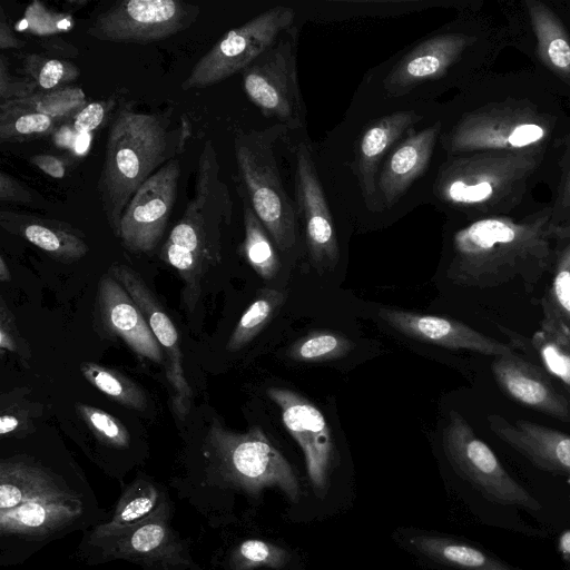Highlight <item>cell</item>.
<instances>
[{
  "mask_svg": "<svg viewBox=\"0 0 570 570\" xmlns=\"http://www.w3.org/2000/svg\"><path fill=\"white\" fill-rule=\"evenodd\" d=\"M443 156L480 151L541 154L553 159L570 115L532 70L490 71L444 104Z\"/></svg>",
  "mask_w": 570,
  "mask_h": 570,
  "instance_id": "obj_1",
  "label": "cell"
},
{
  "mask_svg": "<svg viewBox=\"0 0 570 570\" xmlns=\"http://www.w3.org/2000/svg\"><path fill=\"white\" fill-rule=\"evenodd\" d=\"M510 47L503 22L482 8L456 17L367 72L354 105L389 111L436 101L444 92L459 91L492 71Z\"/></svg>",
  "mask_w": 570,
  "mask_h": 570,
  "instance_id": "obj_2",
  "label": "cell"
},
{
  "mask_svg": "<svg viewBox=\"0 0 570 570\" xmlns=\"http://www.w3.org/2000/svg\"><path fill=\"white\" fill-rule=\"evenodd\" d=\"M455 224L449 239L448 279L459 286L494 288L521 279L531 289L550 273L570 223L557 226L547 203L512 216Z\"/></svg>",
  "mask_w": 570,
  "mask_h": 570,
  "instance_id": "obj_3",
  "label": "cell"
},
{
  "mask_svg": "<svg viewBox=\"0 0 570 570\" xmlns=\"http://www.w3.org/2000/svg\"><path fill=\"white\" fill-rule=\"evenodd\" d=\"M552 158L541 154L480 151L443 156L428 200L450 219L472 220L525 212L535 186L547 183Z\"/></svg>",
  "mask_w": 570,
  "mask_h": 570,
  "instance_id": "obj_4",
  "label": "cell"
},
{
  "mask_svg": "<svg viewBox=\"0 0 570 570\" xmlns=\"http://www.w3.org/2000/svg\"><path fill=\"white\" fill-rule=\"evenodd\" d=\"M189 125L173 121V108L138 112L122 106L114 117L106 140L97 191L102 213L119 238L122 214L138 188L183 150Z\"/></svg>",
  "mask_w": 570,
  "mask_h": 570,
  "instance_id": "obj_5",
  "label": "cell"
},
{
  "mask_svg": "<svg viewBox=\"0 0 570 570\" xmlns=\"http://www.w3.org/2000/svg\"><path fill=\"white\" fill-rule=\"evenodd\" d=\"M233 199L220 177L217 153L212 140L198 157L194 195L164 243L159 257L183 281V302L187 311L196 306L202 282L222 262V234L232 223Z\"/></svg>",
  "mask_w": 570,
  "mask_h": 570,
  "instance_id": "obj_6",
  "label": "cell"
},
{
  "mask_svg": "<svg viewBox=\"0 0 570 570\" xmlns=\"http://www.w3.org/2000/svg\"><path fill=\"white\" fill-rule=\"evenodd\" d=\"M286 132V127L276 122L265 129L237 130L234 137L237 191L284 253L294 248L298 238L295 202L285 189L275 156L276 142Z\"/></svg>",
  "mask_w": 570,
  "mask_h": 570,
  "instance_id": "obj_7",
  "label": "cell"
},
{
  "mask_svg": "<svg viewBox=\"0 0 570 570\" xmlns=\"http://www.w3.org/2000/svg\"><path fill=\"white\" fill-rule=\"evenodd\" d=\"M510 47L570 106V9L567 0H497Z\"/></svg>",
  "mask_w": 570,
  "mask_h": 570,
  "instance_id": "obj_8",
  "label": "cell"
},
{
  "mask_svg": "<svg viewBox=\"0 0 570 570\" xmlns=\"http://www.w3.org/2000/svg\"><path fill=\"white\" fill-rule=\"evenodd\" d=\"M444 111V104L372 111L351 105L340 127L352 134L350 156L343 157L352 180V196L356 208L367 214L382 215L376 190L380 167L392 147L412 128L434 120ZM351 196V199H352Z\"/></svg>",
  "mask_w": 570,
  "mask_h": 570,
  "instance_id": "obj_9",
  "label": "cell"
},
{
  "mask_svg": "<svg viewBox=\"0 0 570 570\" xmlns=\"http://www.w3.org/2000/svg\"><path fill=\"white\" fill-rule=\"evenodd\" d=\"M283 31L276 41L242 71L247 98L267 117L286 127L287 132L306 130V106L297 76L299 27Z\"/></svg>",
  "mask_w": 570,
  "mask_h": 570,
  "instance_id": "obj_10",
  "label": "cell"
},
{
  "mask_svg": "<svg viewBox=\"0 0 570 570\" xmlns=\"http://www.w3.org/2000/svg\"><path fill=\"white\" fill-rule=\"evenodd\" d=\"M284 138L292 142L293 199L303 223L308 257L316 272L323 275L336 267L341 256L332 205L306 130L286 132Z\"/></svg>",
  "mask_w": 570,
  "mask_h": 570,
  "instance_id": "obj_11",
  "label": "cell"
},
{
  "mask_svg": "<svg viewBox=\"0 0 570 570\" xmlns=\"http://www.w3.org/2000/svg\"><path fill=\"white\" fill-rule=\"evenodd\" d=\"M442 444L456 473L487 500L532 512L542 509L541 503L510 475L492 449L476 436L469 422L455 410L449 413Z\"/></svg>",
  "mask_w": 570,
  "mask_h": 570,
  "instance_id": "obj_12",
  "label": "cell"
},
{
  "mask_svg": "<svg viewBox=\"0 0 570 570\" xmlns=\"http://www.w3.org/2000/svg\"><path fill=\"white\" fill-rule=\"evenodd\" d=\"M297 22L294 8L278 4L229 30L194 65L181 89L207 88L242 72Z\"/></svg>",
  "mask_w": 570,
  "mask_h": 570,
  "instance_id": "obj_13",
  "label": "cell"
},
{
  "mask_svg": "<svg viewBox=\"0 0 570 570\" xmlns=\"http://www.w3.org/2000/svg\"><path fill=\"white\" fill-rule=\"evenodd\" d=\"M200 13L180 0L119 1L95 17L87 35L100 41L147 43L188 29Z\"/></svg>",
  "mask_w": 570,
  "mask_h": 570,
  "instance_id": "obj_14",
  "label": "cell"
},
{
  "mask_svg": "<svg viewBox=\"0 0 570 570\" xmlns=\"http://www.w3.org/2000/svg\"><path fill=\"white\" fill-rule=\"evenodd\" d=\"M208 440L226 460L232 473L248 487H276L292 501L298 499L299 483L293 468L259 426L237 433L214 420Z\"/></svg>",
  "mask_w": 570,
  "mask_h": 570,
  "instance_id": "obj_15",
  "label": "cell"
},
{
  "mask_svg": "<svg viewBox=\"0 0 570 570\" xmlns=\"http://www.w3.org/2000/svg\"><path fill=\"white\" fill-rule=\"evenodd\" d=\"M444 112V111H443ZM443 114L421 128L410 129L384 158L376 179L382 215L405 204L410 190L429 174L440 148Z\"/></svg>",
  "mask_w": 570,
  "mask_h": 570,
  "instance_id": "obj_16",
  "label": "cell"
},
{
  "mask_svg": "<svg viewBox=\"0 0 570 570\" xmlns=\"http://www.w3.org/2000/svg\"><path fill=\"white\" fill-rule=\"evenodd\" d=\"M174 158L151 175L128 203L120 222L119 239L131 253L153 252L164 236L180 178Z\"/></svg>",
  "mask_w": 570,
  "mask_h": 570,
  "instance_id": "obj_17",
  "label": "cell"
},
{
  "mask_svg": "<svg viewBox=\"0 0 570 570\" xmlns=\"http://www.w3.org/2000/svg\"><path fill=\"white\" fill-rule=\"evenodd\" d=\"M108 273L117 279L140 308L165 356L169 401L177 421H184L193 403V391L184 372L179 334L165 308L141 276L127 265L115 263Z\"/></svg>",
  "mask_w": 570,
  "mask_h": 570,
  "instance_id": "obj_18",
  "label": "cell"
},
{
  "mask_svg": "<svg viewBox=\"0 0 570 570\" xmlns=\"http://www.w3.org/2000/svg\"><path fill=\"white\" fill-rule=\"evenodd\" d=\"M266 393L278 406L284 426L304 453L314 490L325 491L335 451L325 416L313 403L292 390L272 386Z\"/></svg>",
  "mask_w": 570,
  "mask_h": 570,
  "instance_id": "obj_19",
  "label": "cell"
},
{
  "mask_svg": "<svg viewBox=\"0 0 570 570\" xmlns=\"http://www.w3.org/2000/svg\"><path fill=\"white\" fill-rule=\"evenodd\" d=\"M95 327L106 337L121 340L141 360L165 364V356L140 308L108 272L99 281Z\"/></svg>",
  "mask_w": 570,
  "mask_h": 570,
  "instance_id": "obj_20",
  "label": "cell"
},
{
  "mask_svg": "<svg viewBox=\"0 0 570 570\" xmlns=\"http://www.w3.org/2000/svg\"><path fill=\"white\" fill-rule=\"evenodd\" d=\"M379 316L389 326L407 337L446 348L468 350L494 357L513 352L510 345L456 320L391 307H381Z\"/></svg>",
  "mask_w": 570,
  "mask_h": 570,
  "instance_id": "obj_21",
  "label": "cell"
},
{
  "mask_svg": "<svg viewBox=\"0 0 570 570\" xmlns=\"http://www.w3.org/2000/svg\"><path fill=\"white\" fill-rule=\"evenodd\" d=\"M491 371L499 387L517 403L570 423V401L544 370L511 352L495 356Z\"/></svg>",
  "mask_w": 570,
  "mask_h": 570,
  "instance_id": "obj_22",
  "label": "cell"
},
{
  "mask_svg": "<svg viewBox=\"0 0 570 570\" xmlns=\"http://www.w3.org/2000/svg\"><path fill=\"white\" fill-rule=\"evenodd\" d=\"M492 433L539 470L570 476V435L528 420L489 414Z\"/></svg>",
  "mask_w": 570,
  "mask_h": 570,
  "instance_id": "obj_23",
  "label": "cell"
},
{
  "mask_svg": "<svg viewBox=\"0 0 570 570\" xmlns=\"http://www.w3.org/2000/svg\"><path fill=\"white\" fill-rule=\"evenodd\" d=\"M0 226L61 263L77 262L89 250L81 230L57 219L30 213L1 210Z\"/></svg>",
  "mask_w": 570,
  "mask_h": 570,
  "instance_id": "obj_24",
  "label": "cell"
},
{
  "mask_svg": "<svg viewBox=\"0 0 570 570\" xmlns=\"http://www.w3.org/2000/svg\"><path fill=\"white\" fill-rule=\"evenodd\" d=\"M426 558L459 570H522L471 544L445 537L420 534L410 539Z\"/></svg>",
  "mask_w": 570,
  "mask_h": 570,
  "instance_id": "obj_25",
  "label": "cell"
},
{
  "mask_svg": "<svg viewBox=\"0 0 570 570\" xmlns=\"http://www.w3.org/2000/svg\"><path fill=\"white\" fill-rule=\"evenodd\" d=\"M531 343L546 373L561 384L570 401V333L542 317Z\"/></svg>",
  "mask_w": 570,
  "mask_h": 570,
  "instance_id": "obj_26",
  "label": "cell"
},
{
  "mask_svg": "<svg viewBox=\"0 0 570 570\" xmlns=\"http://www.w3.org/2000/svg\"><path fill=\"white\" fill-rule=\"evenodd\" d=\"M542 296V314L570 333V226L561 238Z\"/></svg>",
  "mask_w": 570,
  "mask_h": 570,
  "instance_id": "obj_27",
  "label": "cell"
},
{
  "mask_svg": "<svg viewBox=\"0 0 570 570\" xmlns=\"http://www.w3.org/2000/svg\"><path fill=\"white\" fill-rule=\"evenodd\" d=\"M243 204L244 240L240 244V254L262 278L273 279L279 271V258L276 246L263 226L246 197L238 194Z\"/></svg>",
  "mask_w": 570,
  "mask_h": 570,
  "instance_id": "obj_28",
  "label": "cell"
},
{
  "mask_svg": "<svg viewBox=\"0 0 570 570\" xmlns=\"http://www.w3.org/2000/svg\"><path fill=\"white\" fill-rule=\"evenodd\" d=\"M285 293L275 288H262L237 322L227 350L236 352L250 343L274 318L285 303Z\"/></svg>",
  "mask_w": 570,
  "mask_h": 570,
  "instance_id": "obj_29",
  "label": "cell"
},
{
  "mask_svg": "<svg viewBox=\"0 0 570 570\" xmlns=\"http://www.w3.org/2000/svg\"><path fill=\"white\" fill-rule=\"evenodd\" d=\"M80 372L87 382L120 405L146 410L148 399L144 389L119 371L95 362H83Z\"/></svg>",
  "mask_w": 570,
  "mask_h": 570,
  "instance_id": "obj_30",
  "label": "cell"
},
{
  "mask_svg": "<svg viewBox=\"0 0 570 570\" xmlns=\"http://www.w3.org/2000/svg\"><path fill=\"white\" fill-rule=\"evenodd\" d=\"M59 119L14 102L0 105V141L16 142L56 131Z\"/></svg>",
  "mask_w": 570,
  "mask_h": 570,
  "instance_id": "obj_31",
  "label": "cell"
},
{
  "mask_svg": "<svg viewBox=\"0 0 570 570\" xmlns=\"http://www.w3.org/2000/svg\"><path fill=\"white\" fill-rule=\"evenodd\" d=\"M551 191L548 202L551 220L557 226L570 223V131L552 159L546 183Z\"/></svg>",
  "mask_w": 570,
  "mask_h": 570,
  "instance_id": "obj_32",
  "label": "cell"
},
{
  "mask_svg": "<svg viewBox=\"0 0 570 570\" xmlns=\"http://www.w3.org/2000/svg\"><path fill=\"white\" fill-rule=\"evenodd\" d=\"M353 347V342L344 335L317 331L295 341L286 355L295 362H325L345 356Z\"/></svg>",
  "mask_w": 570,
  "mask_h": 570,
  "instance_id": "obj_33",
  "label": "cell"
},
{
  "mask_svg": "<svg viewBox=\"0 0 570 570\" xmlns=\"http://www.w3.org/2000/svg\"><path fill=\"white\" fill-rule=\"evenodd\" d=\"M28 389H16L1 395L0 434L19 436L35 429V419L42 413L41 404L31 402Z\"/></svg>",
  "mask_w": 570,
  "mask_h": 570,
  "instance_id": "obj_34",
  "label": "cell"
},
{
  "mask_svg": "<svg viewBox=\"0 0 570 570\" xmlns=\"http://www.w3.org/2000/svg\"><path fill=\"white\" fill-rule=\"evenodd\" d=\"M23 71L38 92L65 88L80 75L79 69L70 61L35 53L23 60Z\"/></svg>",
  "mask_w": 570,
  "mask_h": 570,
  "instance_id": "obj_35",
  "label": "cell"
},
{
  "mask_svg": "<svg viewBox=\"0 0 570 570\" xmlns=\"http://www.w3.org/2000/svg\"><path fill=\"white\" fill-rule=\"evenodd\" d=\"M11 102L61 120L71 115L75 116L85 107L86 96L81 88L65 87L51 91L36 92Z\"/></svg>",
  "mask_w": 570,
  "mask_h": 570,
  "instance_id": "obj_36",
  "label": "cell"
},
{
  "mask_svg": "<svg viewBox=\"0 0 570 570\" xmlns=\"http://www.w3.org/2000/svg\"><path fill=\"white\" fill-rule=\"evenodd\" d=\"M77 414L100 441L112 446H127L129 433L126 426L110 413L85 403H76Z\"/></svg>",
  "mask_w": 570,
  "mask_h": 570,
  "instance_id": "obj_37",
  "label": "cell"
},
{
  "mask_svg": "<svg viewBox=\"0 0 570 570\" xmlns=\"http://www.w3.org/2000/svg\"><path fill=\"white\" fill-rule=\"evenodd\" d=\"M24 22L26 29L37 36L56 35L73 27V18L70 14L49 10L38 0L26 9Z\"/></svg>",
  "mask_w": 570,
  "mask_h": 570,
  "instance_id": "obj_38",
  "label": "cell"
},
{
  "mask_svg": "<svg viewBox=\"0 0 570 570\" xmlns=\"http://www.w3.org/2000/svg\"><path fill=\"white\" fill-rule=\"evenodd\" d=\"M238 554L247 567L264 566L282 569L289 560L288 551L282 547L257 539L244 541L238 549Z\"/></svg>",
  "mask_w": 570,
  "mask_h": 570,
  "instance_id": "obj_39",
  "label": "cell"
},
{
  "mask_svg": "<svg viewBox=\"0 0 570 570\" xmlns=\"http://www.w3.org/2000/svg\"><path fill=\"white\" fill-rule=\"evenodd\" d=\"M0 348L17 354L22 361H29L31 351L22 337L11 309L0 297Z\"/></svg>",
  "mask_w": 570,
  "mask_h": 570,
  "instance_id": "obj_40",
  "label": "cell"
},
{
  "mask_svg": "<svg viewBox=\"0 0 570 570\" xmlns=\"http://www.w3.org/2000/svg\"><path fill=\"white\" fill-rule=\"evenodd\" d=\"M109 101H94L82 107L71 120L70 129L75 135H87L97 129L110 109Z\"/></svg>",
  "mask_w": 570,
  "mask_h": 570,
  "instance_id": "obj_41",
  "label": "cell"
},
{
  "mask_svg": "<svg viewBox=\"0 0 570 570\" xmlns=\"http://www.w3.org/2000/svg\"><path fill=\"white\" fill-rule=\"evenodd\" d=\"M38 92L33 82L29 79H16L11 77L4 58H0V105L8 101L22 99Z\"/></svg>",
  "mask_w": 570,
  "mask_h": 570,
  "instance_id": "obj_42",
  "label": "cell"
},
{
  "mask_svg": "<svg viewBox=\"0 0 570 570\" xmlns=\"http://www.w3.org/2000/svg\"><path fill=\"white\" fill-rule=\"evenodd\" d=\"M0 200L9 204H31L35 197L31 191L4 170L0 173Z\"/></svg>",
  "mask_w": 570,
  "mask_h": 570,
  "instance_id": "obj_43",
  "label": "cell"
},
{
  "mask_svg": "<svg viewBox=\"0 0 570 570\" xmlns=\"http://www.w3.org/2000/svg\"><path fill=\"white\" fill-rule=\"evenodd\" d=\"M165 538V530L159 524H147L137 529L130 539L131 547L139 552H148L159 547Z\"/></svg>",
  "mask_w": 570,
  "mask_h": 570,
  "instance_id": "obj_44",
  "label": "cell"
},
{
  "mask_svg": "<svg viewBox=\"0 0 570 570\" xmlns=\"http://www.w3.org/2000/svg\"><path fill=\"white\" fill-rule=\"evenodd\" d=\"M30 163L52 178H63L67 171L66 159L48 154L35 155Z\"/></svg>",
  "mask_w": 570,
  "mask_h": 570,
  "instance_id": "obj_45",
  "label": "cell"
},
{
  "mask_svg": "<svg viewBox=\"0 0 570 570\" xmlns=\"http://www.w3.org/2000/svg\"><path fill=\"white\" fill-rule=\"evenodd\" d=\"M19 522L27 527H39L47 520V510L37 502L22 504L14 513Z\"/></svg>",
  "mask_w": 570,
  "mask_h": 570,
  "instance_id": "obj_46",
  "label": "cell"
},
{
  "mask_svg": "<svg viewBox=\"0 0 570 570\" xmlns=\"http://www.w3.org/2000/svg\"><path fill=\"white\" fill-rule=\"evenodd\" d=\"M154 507V501L150 498L141 497L137 498L129 503H127L119 513V520L124 522H132L136 521L147 513Z\"/></svg>",
  "mask_w": 570,
  "mask_h": 570,
  "instance_id": "obj_47",
  "label": "cell"
},
{
  "mask_svg": "<svg viewBox=\"0 0 570 570\" xmlns=\"http://www.w3.org/2000/svg\"><path fill=\"white\" fill-rule=\"evenodd\" d=\"M26 45L24 41L20 40L14 36L11 30L10 23L8 22L4 11L0 8V48L6 49H18Z\"/></svg>",
  "mask_w": 570,
  "mask_h": 570,
  "instance_id": "obj_48",
  "label": "cell"
},
{
  "mask_svg": "<svg viewBox=\"0 0 570 570\" xmlns=\"http://www.w3.org/2000/svg\"><path fill=\"white\" fill-rule=\"evenodd\" d=\"M21 500V488L10 481H2L0 485V507L2 509L14 508Z\"/></svg>",
  "mask_w": 570,
  "mask_h": 570,
  "instance_id": "obj_49",
  "label": "cell"
},
{
  "mask_svg": "<svg viewBox=\"0 0 570 570\" xmlns=\"http://www.w3.org/2000/svg\"><path fill=\"white\" fill-rule=\"evenodd\" d=\"M0 281L1 282H10L11 281V273L10 269L4 261V257H0Z\"/></svg>",
  "mask_w": 570,
  "mask_h": 570,
  "instance_id": "obj_50",
  "label": "cell"
},
{
  "mask_svg": "<svg viewBox=\"0 0 570 570\" xmlns=\"http://www.w3.org/2000/svg\"><path fill=\"white\" fill-rule=\"evenodd\" d=\"M67 3L70 6H78V7L80 6L81 7V6H85L87 3V1H75V0L71 1L70 0V1H67Z\"/></svg>",
  "mask_w": 570,
  "mask_h": 570,
  "instance_id": "obj_51",
  "label": "cell"
},
{
  "mask_svg": "<svg viewBox=\"0 0 570 570\" xmlns=\"http://www.w3.org/2000/svg\"><path fill=\"white\" fill-rule=\"evenodd\" d=\"M568 1V6H569V9H570V0H567Z\"/></svg>",
  "mask_w": 570,
  "mask_h": 570,
  "instance_id": "obj_52",
  "label": "cell"
},
{
  "mask_svg": "<svg viewBox=\"0 0 570 570\" xmlns=\"http://www.w3.org/2000/svg\"><path fill=\"white\" fill-rule=\"evenodd\" d=\"M569 503H570V497H569Z\"/></svg>",
  "mask_w": 570,
  "mask_h": 570,
  "instance_id": "obj_53",
  "label": "cell"
}]
</instances>
